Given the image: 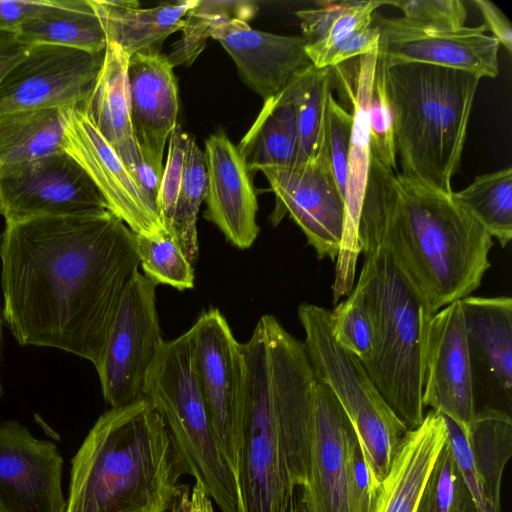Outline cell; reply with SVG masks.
<instances>
[{"instance_id": "6da1fadb", "label": "cell", "mask_w": 512, "mask_h": 512, "mask_svg": "<svg viewBox=\"0 0 512 512\" xmlns=\"http://www.w3.org/2000/svg\"><path fill=\"white\" fill-rule=\"evenodd\" d=\"M5 326L22 346L99 366L123 293L139 270L135 234L108 209L5 223Z\"/></svg>"}, {"instance_id": "7a4b0ae2", "label": "cell", "mask_w": 512, "mask_h": 512, "mask_svg": "<svg viewBox=\"0 0 512 512\" xmlns=\"http://www.w3.org/2000/svg\"><path fill=\"white\" fill-rule=\"evenodd\" d=\"M242 350L237 512H306L316 376L304 343L266 314Z\"/></svg>"}, {"instance_id": "3957f363", "label": "cell", "mask_w": 512, "mask_h": 512, "mask_svg": "<svg viewBox=\"0 0 512 512\" xmlns=\"http://www.w3.org/2000/svg\"><path fill=\"white\" fill-rule=\"evenodd\" d=\"M451 194L412 181L371 155L359 245L388 251L433 315L470 296L491 266L492 237Z\"/></svg>"}, {"instance_id": "277c9868", "label": "cell", "mask_w": 512, "mask_h": 512, "mask_svg": "<svg viewBox=\"0 0 512 512\" xmlns=\"http://www.w3.org/2000/svg\"><path fill=\"white\" fill-rule=\"evenodd\" d=\"M184 463L144 398L110 408L71 460L65 512H170Z\"/></svg>"}, {"instance_id": "5b68a950", "label": "cell", "mask_w": 512, "mask_h": 512, "mask_svg": "<svg viewBox=\"0 0 512 512\" xmlns=\"http://www.w3.org/2000/svg\"><path fill=\"white\" fill-rule=\"evenodd\" d=\"M480 77L423 63L385 65L400 174L451 194Z\"/></svg>"}, {"instance_id": "8992f818", "label": "cell", "mask_w": 512, "mask_h": 512, "mask_svg": "<svg viewBox=\"0 0 512 512\" xmlns=\"http://www.w3.org/2000/svg\"><path fill=\"white\" fill-rule=\"evenodd\" d=\"M364 262L357 282L373 312L376 343L363 365L381 396L407 428L424 419L423 369L433 316L413 282L384 248L360 243Z\"/></svg>"}, {"instance_id": "52a82bcc", "label": "cell", "mask_w": 512, "mask_h": 512, "mask_svg": "<svg viewBox=\"0 0 512 512\" xmlns=\"http://www.w3.org/2000/svg\"><path fill=\"white\" fill-rule=\"evenodd\" d=\"M142 398L162 418L186 474L203 486L221 512H237L236 479L221 452L200 389L189 330L164 342L146 375Z\"/></svg>"}, {"instance_id": "ba28073f", "label": "cell", "mask_w": 512, "mask_h": 512, "mask_svg": "<svg viewBox=\"0 0 512 512\" xmlns=\"http://www.w3.org/2000/svg\"><path fill=\"white\" fill-rule=\"evenodd\" d=\"M303 341L315 376L334 393L353 425L375 479L381 483L408 432L366 373L361 361L335 340L331 311L311 303L298 307Z\"/></svg>"}, {"instance_id": "9c48e42d", "label": "cell", "mask_w": 512, "mask_h": 512, "mask_svg": "<svg viewBox=\"0 0 512 512\" xmlns=\"http://www.w3.org/2000/svg\"><path fill=\"white\" fill-rule=\"evenodd\" d=\"M156 287L138 270L119 303L96 368L103 397L111 408L142 398L146 375L165 342L156 306Z\"/></svg>"}, {"instance_id": "30bf717a", "label": "cell", "mask_w": 512, "mask_h": 512, "mask_svg": "<svg viewBox=\"0 0 512 512\" xmlns=\"http://www.w3.org/2000/svg\"><path fill=\"white\" fill-rule=\"evenodd\" d=\"M189 332L200 389L221 452L235 476L245 381L242 343L217 308L203 311Z\"/></svg>"}, {"instance_id": "8fae6325", "label": "cell", "mask_w": 512, "mask_h": 512, "mask_svg": "<svg viewBox=\"0 0 512 512\" xmlns=\"http://www.w3.org/2000/svg\"><path fill=\"white\" fill-rule=\"evenodd\" d=\"M107 209L80 164L61 151L0 168V215L5 223Z\"/></svg>"}, {"instance_id": "7c38bea8", "label": "cell", "mask_w": 512, "mask_h": 512, "mask_svg": "<svg viewBox=\"0 0 512 512\" xmlns=\"http://www.w3.org/2000/svg\"><path fill=\"white\" fill-rule=\"evenodd\" d=\"M104 52L93 54L60 45L32 44L0 83V114L26 109L85 108Z\"/></svg>"}, {"instance_id": "4fadbf2b", "label": "cell", "mask_w": 512, "mask_h": 512, "mask_svg": "<svg viewBox=\"0 0 512 512\" xmlns=\"http://www.w3.org/2000/svg\"><path fill=\"white\" fill-rule=\"evenodd\" d=\"M262 172L276 197L273 224L289 214L317 257L335 262L343 238L345 202L323 152L303 165Z\"/></svg>"}, {"instance_id": "5bb4252c", "label": "cell", "mask_w": 512, "mask_h": 512, "mask_svg": "<svg viewBox=\"0 0 512 512\" xmlns=\"http://www.w3.org/2000/svg\"><path fill=\"white\" fill-rule=\"evenodd\" d=\"M360 448L339 401L316 377L306 512H358L355 459Z\"/></svg>"}, {"instance_id": "9a60e30c", "label": "cell", "mask_w": 512, "mask_h": 512, "mask_svg": "<svg viewBox=\"0 0 512 512\" xmlns=\"http://www.w3.org/2000/svg\"><path fill=\"white\" fill-rule=\"evenodd\" d=\"M379 30L378 58L386 65L423 63L495 78L500 44L487 27L465 26L455 31L428 29L405 18L373 19Z\"/></svg>"}, {"instance_id": "2e32d148", "label": "cell", "mask_w": 512, "mask_h": 512, "mask_svg": "<svg viewBox=\"0 0 512 512\" xmlns=\"http://www.w3.org/2000/svg\"><path fill=\"white\" fill-rule=\"evenodd\" d=\"M63 148L88 174L107 209L135 235L159 238L169 233L157 207L138 188L84 108L68 110Z\"/></svg>"}, {"instance_id": "e0dca14e", "label": "cell", "mask_w": 512, "mask_h": 512, "mask_svg": "<svg viewBox=\"0 0 512 512\" xmlns=\"http://www.w3.org/2000/svg\"><path fill=\"white\" fill-rule=\"evenodd\" d=\"M63 465L56 443L18 420L0 422V512H65Z\"/></svg>"}, {"instance_id": "ac0fdd59", "label": "cell", "mask_w": 512, "mask_h": 512, "mask_svg": "<svg viewBox=\"0 0 512 512\" xmlns=\"http://www.w3.org/2000/svg\"><path fill=\"white\" fill-rule=\"evenodd\" d=\"M376 64L377 50L358 57L353 81L346 75L343 65L333 67L334 77L352 104L353 117L344 191V232L332 284L334 303L353 289L361 254L358 226L371 162L368 107Z\"/></svg>"}, {"instance_id": "d6986e66", "label": "cell", "mask_w": 512, "mask_h": 512, "mask_svg": "<svg viewBox=\"0 0 512 512\" xmlns=\"http://www.w3.org/2000/svg\"><path fill=\"white\" fill-rule=\"evenodd\" d=\"M423 405L465 429L475 417L476 398L460 300L440 309L429 322Z\"/></svg>"}, {"instance_id": "ffe728a7", "label": "cell", "mask_w": 512, "mask_h": 512, "mask_svg": "<svg viewBox=\"0 0 512 512\" xmlns=\"http://www.w3.org/2000/svg\"><path fill=\"white\" fill-rule=\"evenodd\" d=\"M447 442L473 496L477 512H501L500 490L512 455L511 415L483 406L465 429L443 416Z\"/></svg>"}, {"instance_id": "44dd1931", "label": "cell", "mask_w": 512, "mask_h": 512, "mask_svg": "<svg viewBox=\"0 0 512 512\" xmlns=\"http://www.w3.org/2000/svg\"><path fill=\"white\" fill-rule=\"evenodd\" d=\"M173 66L160 51L129 57L127 83L134 139L145 161L163 173V153L177 125V79Z\"/></svg>"}, {"instance_id": "7402d4cb", "label": "cell", "mask_w": 512, "mask_h": 512, "mask_svg": "<svg viewBox=\"0 0 512 512\" xmlns=\"http://www.w3.org/2000/svg\"><path fill=\"white\" fill-rule=\"evenodd\" d=\"M209 37L223 46L242 80L264 100L276 95L311 65L301 36L255 30L241 19L216 21Z\"/></svg>"}, {"instance_id": "603a6c76", "label": "cell", "mask_w": 512, "mask_h": 512, "mask_svg": "<svg viewBox=\"0 0 512 512\" xmlns=\"http://www.w3.org/2000/svg\"><path fill=\"white\" fill-rule=\"evenodd\" d=\"M474 392L480 388L508 414L512 406V299L468 296L460 300Z\"/></svg>"}, {"instance_id": "cb8c5ba5", "label": "cell", "mask_w": 512, "mask_h": 512, "mask_svg": "<svg viewBox=\"0 0 512 512\" xmlns=\"http://www.w3.org/2000/svg\"><path fill=\"white\" fill-rule=\"evenodd\" d=\"M207 170L205 218L238 249L250 248L258 234L257 197L246 166L226 134L219 130L205 142Z\"/></svg>"}, {"instance_id": "d4e9b609", "label": "cell", "mask_w": 512, "mask_h": 512, "mask_svg": "<svg viewBox=\"0 0 512 512\" xmlns=\"http://www.w3.org/2000/svg\"><path fill=\"white\" fill-rule=\"evenodd\" d=\"M447 441L441 414L430 410L403 438L389 473L381 482L377 512H416L433 464Z\"/></svg>"}, {"instance_id": "484cf974", "label": "cell", "mask_w": 512, "mask_h": 512, "mask_svg": "<svg viewBox=\"0 0 512 512\" xmlns=\"http://www.w3.org/2000/svg\"><path fill=\"white\" fill-rule=\"evenodd\" d=\"M90 1L107 42L118 45L129 57L138 52L160 51L163 41L183 28L186 14L198 2L181 0L141 8L138 1Z\"/></svg>"}, {"instance_id": "4316f807", "label": "cell", "mask_w": 512, "mask_h": 512, "mask_svg": "<svg viewBox=\"0 0 512 512\" xmlns=\"http://www.w3.org/2000/svg\"><path fill=\"white\" fill-rule=\"evenodd\" d=\"M296 75L280 92L264 100L254 123L236 146L249 174L296 163Z\"/></svg>"}, {"instance_id": "83f0119b", "label": "cell", "mask_w": 512, "mask_h": 512, "mask_svg": "<svg viewBox=\"0 0 512 512\" xmlns=\"http://www.w3.org/2000/svg\"><path fill=\"white\" fill-rule=\"evenodd\" d=\"M128 60L118 45L107 42L101 70L84 108L120 159L138 149L130 121Z\"/></svg>"}, {"instance_id": "f1b7e54d", "label": "cell", "mask_w": 512, "mask_h": 512, "mask_svg": "<svg viewBox=\"0 0 512 512\" xmlns=\"http://www.w3.org/2000/svg\"><path fill=\"white\" fill-rule=\"evenodd\" d=\"M29 44H53L93 54L103 53L107 39L90 0H50L42 14L14 33Z\"/></svg>"}, {"instance_id": "f546056e", "label": "cell", "mask_w": 512, "mask_h": 512, "mask_svg": "<svg viewBox=\"0 0 512 512\" xmlns=\"http://www.w3.org/2000/svg\"><path fill=\"white\" fill-rule=\"evenodd\" d=\"M68 110L42 108L0 114V168L64 151Z\"/></svg>"}, {"instance_id": "4dcf8cb0", "label": "cell", "mask_w": 512, "mask_h": 512, "mask_svg": "<svg viewBox=\"0 0 512 512\" xmlns=\"http://www.w3.org/2000/svg\"><path fill=\"white\" fill-rule=\"evenodd\" d=\"M317 8L295 12L300 21L305 51L312 64L321 54L354 32L372 25L374 12L384 0L318 1Z\"/></svg>"}, {"instance_id": "1f68e13d", "label": "cell", "mask_w": 512, "mask_h": 512, "mask_svg": "<svg viewBox=\"0 0 512 512\" xmlns=\"http://www.w3.org/2000/svg\"><path fill=\"white\" fill-rule=\"evenodd\" d=\"M334 82L332 67L318 69L311 64L296 75L298 144L294 166L312 162L322 152L327 103Z\"/></svg>"}, {"instance_id": "d6a6232c", "label": "cell", "mask_w": 512, "mask_h": 512, "mask_svg": "<svg viewBox=\"0 0 512 512\" xmlns=\"http://www.w3.org/2000/svg\"><path fill=\"white\" fill-rule=\"evenodd\" d=\"M452 198L461 205L501 247L512 238V168L477 176Z\"/></svg>"}, {"instance_id": "836d02e7", "label": "cell", "mask_w": 512, "mask_h": 512, "mask_svg": "<svg viewBox=\"0 0 512 512\" xmlns=\"http://www.w3.org/2000/svg\"><path fill=\"white\" fill-rule=\"evenodd\" d=\"M206 192L207 170L204 152L191 137L175 211L168 228L191 263L198 258L197 216Z\"/></svg>"}, {"instance_id": "e575fe53", "label": "cell", "mask_w": 512, "mask_h": 512, "mask_svg": "<svg viewBox=\"0 0 512 512\" xmlns=\"http://www.w3.org/2000/svg\"><path fill=\"white\" fill-rule=\"evenodd\" d=\"M252 1L198 0L185 16L182 37L167 56L171 65L190 66L202 52L211 26L220 19L251 20L257 12Z\"/></svg>"}, {"instance_id": "d590c367", "label": "cell", "mask_w": 512, "mask_h": 512, "mask_svg": "<svg viewBox=\"0 0 512 512\" xmlns=\"http://www.w3.org/2000/svg\"><path fill=\"white\" fill-rule=\"evenodd\" d=\"M416 512H477L447 441L429 473Z\"/></svg>"}, {"instance_id": "8d00e7d4", "label": "cell", "mask_w": 512, "mask_h": 512, "mask_svg": "<svg viewBox=\"0 0 512 512\" xmlns=\"http://www.w3.org/2000/svg\"><path fill=\"white\" fill-rule=\"evenodd\" d=\"M135 250L144 275L155 284L184 291L194 287V269L175 237L135 235Z\"/></svg>"}, {"instance_id": "74e56055", "label": "cell", "mask_w": 512, "mask_h": 512, "mask_svg": "<svg viewBox=\"0 0 512 512\" xmlns=\"http://www.w3.org/2000/svg\"><path fill=\"white\" fill-rule=\"evenodd\" d=\"M347 296L331 311L332 334L339 345L364 364L376 343L373 312L358 282Z\"/></svg>"}, {"instance_id": "f35d334b", "label": "cell", "mask_w": 512, "mask_h": 512, "mask_svg": "<svg viewBox=\"0 0 512 512\" xmlns=\"http://www.w3.org/2000/svg\"><path fill=\"white\" fill-rule=\"evenodd\" d=\"M371 155L398 171L394 141L393 115L385 83V64L377 56L368 107Z\"/></svg>"}, {"instance_id": "ab89813d", "label": "cell", "mask_w": 512, "mask_h": 512, "mask_svg": "<svg viewBox=\"0 0 512 512\" xmlns=\"http://www.w3.org/2000/svg\"><path fill=\"white\" fill-rule=\"evenodd\" d=\"M353 117L333 94L327 103L322 152L330 165L334 179L344 196L347 161L351 141Z\"/></svg>"}, {"instance_id": "60d3db41", "label": "cell", "mask_w": 512, "mask_h": 512, "mask_svg": "<svg viewBox=\"0 0 512 512\" xmlns=\"http://www.w3.org/2000/svg\"><path fill=\"white\" fill-rule=\"evenodd\" d=\"M403 12V18L419 27L455 31L465 27L467 9L460 0H384Z\"/></svg>"}, {"instance_id": "b9f144b4", "label": "cell", "mask_w": 512, "mask_h": 512, "mask_svg": "<svg viewBox=\"0 0 512 512\" xmlns=\"http://www.w3.org/2000/svg\"><path fill=\"white\" fill-rule=\"evenodd\" d=\"M191 137L177 124L168 139L167 158L158 195V210L167 230L175 211Z\"/></svg>"}, {"instance_id": "7bdbcfd3", "label": "cell", "mask_w": 512, "mask_h": 512, "mask_svg": "<svg viewBox=\"0 0 512 512\" xmlns=\"http://www.w3.org/2000/svg\"><path fill=\"white\" fill-rule=\"evenodd\" d=\"M379 37V30L372 23L371 26L354 32L326 50L312 62V65L318 69L342 65L351 58L377 50Z\"/></svg>"}, {"instance_id": "ee69618b", "label": "cell", "mask_w": 512, "mask_h": 512, "mask_svg": "<svg viewBox=\"0 0 512 512\" xmlns=\"http://www.w3.org/2000/svg\"><path fill=\"white\" fill-rule=\"evenodd\" d=\"M50 0H0V33L14 34L26 22L45 12Z\"/></svg>"}, {"instance_id": "f6af8a7d", "label": "cell", "mask_w": 512, "mask_h": 512, "mask_svg": "<svg viewBox=\"0 0 512 512\" xmlns=\"http://www.w3.org/2000/svg\"><path fill=\"white\" fill-rule=\"evenodd\" d=\"M473 4L479 9L487 30L493 33V37L503 45L505 49L512 52V27L506 15L489 0H473Z\"/></svg>"}, {"instance_id": "bcb514c9", "label": "cell", "mask_w": 512, "mask_h": 512, "mask_svg": "<svg viewBox=\"0 0 512 512\" xmlns=\"http://www.w3.org/2000/svg\"><path fill=\"white\" fill-rule=\"evenodd\" d=\"M31 45L19 40L14 34L0 33V83L10 69L26 55Z\"/></svg>"}, {"instance_id": "7dc6e473", "label": "cell", "mask_w": 512, "mask_h": 512, "mask_svg": "<svg viewBox=\"0 0 512 512\" xmlns=\"http://www.w3.org/2000/svg\"><path fill=\"white\" fill-rule=\"evenodd\" d=\"M191 499L194 512H214L212 500L199 482L191 488Z\"/></svg>"}, {"instance_id": "c3c4849f", "label": "cell", "mask_w": 512, "mask_h": 512, "mask_svg": "<svg viewBox=\"0 0 512 512\" xmlns=\"http://www.w3.org/2000/svg\"><path fill=\"white\" fill-rule=\"evenodd\" d=\"M170 512H194L189 485L183 484Z\"/></svg>"}, {"instance_id": "681fc988", "label": "cell", "mask_w": 512, "mask_h": 512, "mask_svg": "<svg viewBox=\"0 0 512 512\" xmlns=\"http://www.w3.org/2000/svg\"><path fill=\"white\" fill-rule=\"evenodd\" d=\"M4 319L2 314V306H0V400L2 399L4 395V387L2 384V377H1V357H2V346H3V326H4Z\"/></svg>"}]
</instances>
